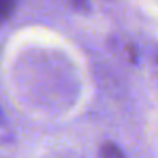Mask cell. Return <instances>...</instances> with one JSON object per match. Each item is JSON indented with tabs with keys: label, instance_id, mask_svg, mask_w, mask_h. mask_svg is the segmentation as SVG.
I'll return each instance as SVG.
<instances>
[{
	"label": "cell",
	"instance_id": "6da1fadb",
	"mask_svg": "<svg viewBox=\"0 0 158 158\" xmlns=\"http://www.w3.org/2000/svg\"><path fill=\"white\" fill-rule=\"evenodd\" d=\"M10 150H12V134L2 112H0V158H4L7 153H10Z\"/></svg>",
	"mask_w": 158,
	"mask_h": 158
},
{
	"label": "cell",
	"instance_id": "7a4b0ae2",
	"mask_svg": "<svg viewBox=\"0 0 158 158\" xmlns=\"http://www.w3.org/2000/svg\"><path fill=\"white\" fill-rule=\"evenodd\" d=\"M15 4H17V0H0V26L14 14Z\"/></svg>",
	"mask_w": 158,
	"mask_h": 158
},
{
	"label": "cell",
	"instance_id": "3957f363",
	"mask_svg": "<svg viewBox=\"0 0 158 158\" xmlns=\"http://www.w3.org/2000/svg\"><path fill=\"white\" fill-rule=\"evenodd\" d=\"M100 158H126L124 153L114 143H104L100 148Z\"/></svg>",
	"mask_w": 158,
	"mask_h": 158
},
{
	"label": "cell",
	"instance_id": "277c9868",
	"mask_svg": "<svg viewBox=\"0 0 158 158\" xmlns=\"http://www.w3.org/2000/svg\"><path fill=\"white\" fill-rule=\"evenodd\" d=\"M70 4L73 5L75 9H82V7H85V0H68Z\"/></svg>",
	"mask_w": 158,
	"mask_h": 158
}]
</instances>
